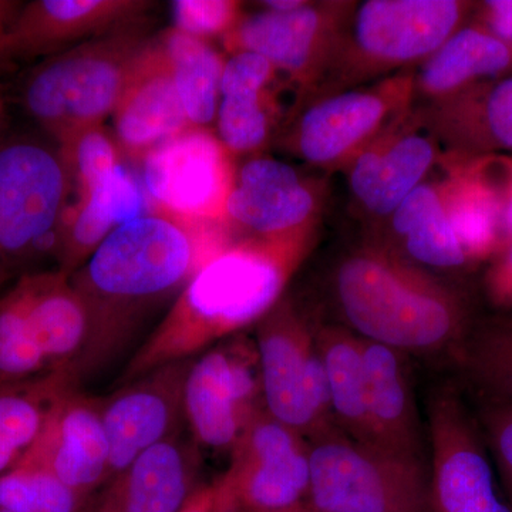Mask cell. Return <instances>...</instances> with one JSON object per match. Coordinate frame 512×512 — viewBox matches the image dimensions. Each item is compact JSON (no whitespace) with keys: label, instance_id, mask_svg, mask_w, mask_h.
I'll list each match as a JSON object with an SVG mask.
<instances>
[{"label":"cell","instance_id":"1","mask_svg":"<svg viewBox=\"0 0 512 512\" xmlns=\"http://www.w3.org/2000/svg\"><path fill=\"white\" fill-rule=\"evenodd\" d=\"M234 239L227 224H191L158 211L114 229L70 275L89 325L79 379L126 349L148 316L177 299L192 275Z\"/></svg>","mask_w":512,"mask_h":512},{"label":"cell","instance_id":"2","mask_svg":"<svg viewBox=\"0 0 512 512\" xmlns=\"http://www.w3.org/2000/svg\"><path fill=\"white\" fill-rule=\"evenodd\" d=\"M333 295L339 325L360 339L450 365L480 318L466 286L410 264L379 239L342 256Z\"/></svg>","mask_w":512,"mask_h":512},{"label":"cell","instance_id":"3","mask_svg":"<svg viewBox=\"0 0 512 512\" xmlns=\"http://www.w3.org/2000/svg\"><path fill=\"white\" fill-rule=\"evenodd\" d=\"M313 237L235 238L192 275L170 311L137 349L121 383L167 363L194 359L256 325L281 301Z\"/></svg>","mask_w":512,"mask_h":512},{"label":"cell","instance_id":"4","mask_svg":"<svg viewBox=\"0 0 512 512\" xmlns=\"http://www.w3.org/2000/svg\"><path fill=\"white\" fill-rule=\"evenodd\" d=\"M476 6L463 0L353 3L318 84L326 94L335 93L379 74L423 63L467 25Z\"/></svg>","mask_w":512,"mask_h":512},{"label":"cell","instance_id":"5","mask_svg":"<svg viewBox=\"0 0 512 512\" xmlns=\"http://www.w3.org/2000/svg\"><path fill=\"white\" fill-rule=\"evenodd\" d=\"M150 40L133 25L46 57L23 80V107L57 143L100 126L119 106Z\"/></svg>","mask_w":512,"mask_h":512},{"label":"cell","instance_id":"6","mask_svg":"<svg viewBox=\"0 0 512 512\" xmlns=\"http://www.w3.org/2000/svg\"><path fill=\"white\" fill-rule=\"evenodd\" d=\"M308 505L320 512H429V467L335 427L308 440Z\"/></svg>","mask_w":512,"mask_h":512},{"label":"cell","instance_id":"7","mask_svg":"<svg viewBox=\"0 0 512 512\" xmlns=\"http://www.w3.org/2000/svg\"><path fill=\"white\" fill-rule=\"evenodd\" d=\"M429 512H512L467 394L454 377L424 397Z\"/></svg>","mask_w":512,"mask_h":512},{"label":"cell","instance_id":"8","mask_svg":"<svg viewBox=\"0 0 512 512\" xmlns=\"http://www.w3.org/2000/svg\"><path fill=\"white\" fill-rule=\"evenodd\" d=\"M69 175L59 153L36 141L0 148V292L22 276V266L55 251L57 229L67 210Z\"/></svg>","mask_w":512,"mask_h":512},{"label":"cell","instance_id":"9","mask_svg":"<svg viewBox=\"0 0 512 512\" xmlns=\"http://www.w3.org/2000/svg\"><path fill=\"white\" fill-rule=\"evenodd\" d=\"M255 348L266 412L306 441L335 429L315 326L289 299L256 323Z\"/></svg>","mask_w":512,"mask_h":512},{"label":"cell","instance_id":"10","mask_svg":"<svg viewBox=\"0 0 512 512\" xmlns=\"http://www.w3.org/2000/svg\"><path fill=\"white\" fill-rule=\"evenodd\" d=\"M413 72L384 77L309 101L285 136L293 156L322 170L348 168L376 138L413 109Z\"/></svg>","mask_w":512,"mask_h":512},{"label":"cell","instance_id":"11","mask_svg":"<svg viewBox=\"0 0 512 512\" xmlns=\"http://www.w3.org/2000/svg\"><path fill=\"white\" fill-rule=\"evenodd\" d=\"M262 410L254 339L239 333L192 359L184 386V419L198 447L231 454Z\"/></svg>","mask_w":512,"mask_h":512},{"label":"cell","instance_id":"12","mask_svg":"<svg viewBox=\"0 0 512 512\" xmlns=\"http://www.w3.org/2000/svg\"><path fill=\"white\" fill-rule=\"evenodd\" d=\"M141 163L154 211L191 224H227L225 210L237 168L208 128H187Z\"/></svg>","mask_w":512,"mask_h":512},{"label":"cell","instance_id":"13","mask_svg":"<svg viewBox=\"0 0 512 512\" xmlns=\"http://www.w3.org/2000/svg\"><path fill=\"white\" fill-rule=\"evenodd\" d=\"M229 458L227 473L217 483L242 512L308 504V441L266 410L249 424Z\"/></svg>","mask_w":512,"mask_h":512},{"label":"cell","instance_id":"14","mask_svg":"<svg viewBox=\"0 0 512 512\" xmlns=\"http://www.w3.org/2000/svg\"><path fill=\"white\" fill-rule=\"evenodd\" d=\"M352 3H306L291 12L262 9L242 16L224 37L229 52L265 57L276 72L308 92L318 86Z\"/></svg>","mask_w":512,"mask_h":512},{"label":"cell","instance_id":"15","mask_svg":"<svg viewBox=\"0 0 512 512\" xmlns=\"http://www.w3.org/2000/svg\"><path fill=\"white\" fill-rule=\"evenodd\" d=\"M319 210L318 185L284 161L255 156L235 173L225 222L242 238L285 241L313 237Z\"/></svg>","mask_w":512,"mask_h":512},{"label":"cell","instance_id":"16","mask_svg":"<svg viewBox=\"0 0 512 512\" xmlns=\"http://www.w3.org/2000/svg\"><path fill=\"white\" fill-rule=\"evenodd\" d=\"M443 158L423 110H410L346 168L353 200L370 217L390 218Z\"/></svg>","mask_w":512,"mask_h":512},{"label":"cell","instance_id":"17","mask_svg":"<svg viewBox=\"0 0 512 512\" xmlns=\"http://www.w3.org/2000/svg\"><path fill=\"white\" fill-rule=\"evenodd\" d=\"M192 359L167 363L99 397L110 446V478L161 441L181 433L184 386Z\"/></svg>","mask_w":512,"mask_h":512},{"label":"cell","instance_id":"18","mask_svg":"<svg viewBox=\"0 0 512 512\" xmlns=\"http://www.w3.org/2000/svg\"><path fill=\"white\" fill-rule=\"evenodd\" d=\"M151 5L144 0H35L20 8L0 37V60L56 55L136 25Z\"/></svg>","mask_w":512,"mask_h":512},{"label":"cell","instance_id":"19","mask_svg":"<svg viewBox=\"0 0 512 512\" xmlns=\"http://www.w3.org/2000/svg\"><path fill=\"white\" fill-rule=\"evenodd\" d=\"M22 463L45 467L80 494L93 497L110 480V446L99 397L87 396L79 387L60 397Z\"/></svg>","mask_w":512,"mask_h":512},{"label":"cell","instance_id":"20","mask_svg":"<svg viewBox=\"0 0 512 512\" xmlns=\"http://www.w3.org/2000/svg\"><path fill=\"white\" fill-rule=\"evenodd\" d=\"M443 160L447 175L440 187L448 221L477 268L510 244L504 224L507 158L494 154Z\"/></svg>","mask_w":512,"mask_h":512},{"label":"cell","instance_id":"21","mask_svg":"<svg viewBox=\"0 0 512 512\" xmlns=\"http://www.w3.org/2000/svg\"><path fill=\"white\" fill-rule=\"evenodd\" d=\"M201 448L181 433L111 477L82 512H177L200 487Z\"/></svg>","mask_w":512,"mask_h":512},{"label":"cell","instance_id":"22","mask_svg":"<svg viewBox=\"0 0 512 512\" xmlns=\"http://www.w3.org/2000/svg\"><path fill=\"white\" fill-rule=\"evenodd\" d=\"M113 116L121 154L133 161L192 127L160 37L141 53Z\"/></svg>","mask_w":512,"mask_h":512},{"label":"cell","instance_id":"23","mask_svg":"<svg viewBox=\"0 0 512 512\" xmlns=\"http://www.w3.org/2000/svg\"><path fill=\"white\" fill-rule=\"evenodd\" d=\"M370 424L379 446L429 467L426 420L410 357L363 340Z\"/></svg>","mask_w":512,"mask_h":512},{"label":"cell","instance_id":"24","mask_svg":"<svg viewBox=\"0 0 512 512\" xmlns=\"http://www.w3.org/2000/svg\"><path fill=\"white\" fill-rule=\"evenodd\" d=\"M420 109L439 138L444 157L512 151V74Z\"/></svg>","mask_w":512,"mask_h":512},{"label":"cell","instance_id":"25","mask_svg":"<svg viewBox=\"0 0 512 512\" xmlns=\"http://www.w3.org/2000/svg\"><path fill=\"white\" fill-rule=\"evenodd\" d=\"M12 286L18 293L30 335L50 372L70 369L76 373L89 325L70 276L60 269L26 272Z\"/></svg>","mask_w":512,"mask_h":512},{"label":"cell","instance_id":"26","mask_svg":"<svg viewBox=\"0 0 512 512\" xmlns=\"http://www.w3.org/2000/svg\"><path fill=\"white\" fill-rule=\"evenodd\" d=\"M512 74V45L478 23L458 29L413 72L414 100L429 104Z\"/></svg>","mask_w":512,"mask_h":512},{"label":"cell","instance_id":"27","mask_svg":"<svg viewBox=\"0 0 512 512\" xmlns=\"http://www.w3.org/2000/svg\"><path fill=\"white\" fill-rule=\"evenodd\" d=\"M389 220L392 237L377 239L410 264L446 278L473 271L448 221L440 183L424 181Z\"/></svg>","mask_w":512,"mask_h":512},{"label":"cell","instance_id":"28","mask_svg":"<svg viewBox=\"0 0 512 512\" xmlns=\"http://www.w3.org/2000/svg\"><path fill=\"white\" fill-rule=\"evenodd\" d=\"M137 191L123 167L96 190L67 207L57 229V269L73 275L111 232L136 215Z\"/></svg>","mask_w":512,"mask_h":512},{"label":"cell","instance_id":"29","mask_svg":"<svg viewBox=\"0 0 512 512\" xmlns=\"http://www.w3.org/2000/svg\"><path fill=\"white\" fill-rule=\"evenodd\" d=\"M315 339L328 380L333 423L350 439L379 446L367 404L363 339L339 323L315 326Z\"/></svg>","mask_w":512,"mask_h":512},{"label":"cell","instance_id":"30","mask_svg":"<svg viewBox=\"0 0 512 512\" xmlns=\"http://www.w3.org/2000/svg\"><path fill=\"white\" fill-rule=\"evenodd\" d=\"M76 387L80 379L70 369L52 370L28 382L0 384V476L28 456L57 400Z\"/></svg>","mask_w":512,"mask_h":512},{"label":"cell","instance_id":"31","mask_svg":"<svg viewBox=\"0 0 512 512\" xmlns=\"http://www.w3.org/2000/svg\"><path fill=\"white\" fill-rule=\"evenodd\" d=\"M451 367L468 399L512 406V313L480 315Z\"/></svg>","mask_w":512,"mask_h":512},{"label":"cell","instance_id":"32","mask_svg":"<svg viewBox=\"0 0 512 512\" xmlns=\"http://www.w3.org/2000/svg\"><path fill=\"white\" fill-rule=\"evenodd\" d=\"M160 40L188 121L207 128L217 119L225 60L207 40L175 28L161 33Z\"/></svg>","mask_w":512,"mask_h":512},{"label":"cell","instance_id":"33","mask_svg":"<svg viewBox=\"0 0 512 512\" xmlns=\"http://www.w3.org/2000/svg\"><path fill=\"white\" fill-rule=\"evenodd\" d=\"M89 500L35 464H19L0 476V508L5 511L82 512Z\"/></svg>","mask_w":512,"mask_h":512},{"label":"cell","instance_id":"34","mask_svg":"<svg viewBox=\"0 0 512 512\" xmlns=\"http://www.w3.org/2000/svg\"><path fill=\"white\" fill-rule=\"evenodd\" d=\"M57 153L79 198L96 190L121 168L119 144L103 124L70 134L60 141Z\"/></svg>","mask_w":512,"mask_h":512},{"label":"cell","instance_id":"35","mask_svg":"<svg viewBox=\"0 0 512 512\" xmlns=\"http://www.w3.org/2000/svg\"><path fill=\"white\" fill-rule=\"evenodd\" d=\"M49 372L10 284L0 292V384L28 382Z\"/></svg>","mask_w":512,"mask_h":512},{"label":"cell","instance_id":"36","mask_svg":"<svg viewBox=\"0 0 512 512\" xmlns=\"http://www.w3.org/2000/svg\"><path fill=\"white\" fill-rule=\"evenodd\" d=\"M215 120L218 138L232 156L256 153L271 136L272 101L268 92L225 94Z\"/></svg>","mask_w":512,"mask_h":512},{"label":"cell","instance_id":"37","mask_svg":"<svg viewBox=\"0 0 512 512\" xmlns=\"http://www.w3.org/2000/svg\"><path fill=\"white\" fill-rule=\"evenodd\" d=\"M171 9L175 29L204 40L227 36L244 16L234 0H175Z\"/></svg>","mask_w":512,"mask_h":512},{"label":"cell","instance_id":"38","mask_svg":"<svg viewBox=\"0 0 512 512\" xmlns=\"http://www.w3.org/2000/svg\"><path fill=\"white\" fill-rule=\"evenodd\" d=\"M470 403L495 470L512 504V406L477 400H470Z\"/></svg>","mask_w":512,"mask_h":512},{"label":"cell","instance_id":"39","mask_svg":"<svg viewBox=\"0 0 512 512\" xmlns=\"http://www.w3.org/2000/svg\"><path fill=\"white\" fill-rule=\"evenodd\" d=\"M276 70L265 57L251 52L234 53L225 62L221 79V96L235 93L266 92Z\"/></svg>","mask_w":512,"mask_h":512},{"label":"cell","instance_id":"40","mask_svg":"<svg viewBox=\"0 0 512 512\" xmlns=\"http://www.w3.org/2000/svg\"><path fill=\"white\" fill-rule=\"evenodd\" d=\"M483 289L497 313H512V242L487 262Z\"/></svg>","mask_w":512,"mask_h":512},{"label":"cell","instance_id":"41","mask_svg":"<svg viewBox=\"0 0 512 512\" xmlns=\"http://www.w3.org/2000/svg\"><path fill=\"white\" fill-rule=\"evenodd\" d=\"M474 22L491 35L512 45V0H487L477 3Z\"/></svg>","mask_w":512,"mask_h":512},{"label":"cell","instance_id":"42","mask_svg":"<svg viewBox=\"0 0 512 512\" xmlns=\"http://www.w3.org/2000/svg\"><path fill=\"white\" fill-rule=\"evenodd\" d=\"M215 497H217L215 483L201 484L177 512H212L214 511Z\"/></svg>","mask_w":512,"mask_h":512},{"label":"cell","instance_id":"43","mask_svg":"<svg viewBox=\"0 0 512 512\" xmlns=\"http://www.w3.org/2000/svg\"><path fill=\"white\" fill-rule=\"evenodd\" d=\"M507 158V190H505L504 224L508 241L512 242V157Z\"/></svg>","mask_w":512,"mask_h":512},{"label":"cell","instance_id":"44","mask_svg":"<svg viewBox=\"0 0 512 512\" xmlns=\"http://www.w3.org/2000/svg\"><path fill=\"white\" fill-rule=\"evenodd\" d=\"M22 6L16 2H2L0 0V37L5 35L6 30L12 25L13 20L18 16Z\"/></svg>","mask_w":512,"mask_h":512},{"label":"cell","instance_id":"45","mask_svg":"<svg viewBox=\"0 0 512 512\" xmlns=\"http://www.w3.org/2000/svg\"><path fill=\"white\" fill-rule=\"evenodd\" d=\"M305 0H268L262 2V9L274 10V12H291V10L302 8L305 6Z\"/></svg>","mask_w":512,"mask_h":512},{"label":"cell","instance_id":"46","mask_svg":"<svg viewBox=\"0 0 512 512\" xmlns=\"http://www.w3.org/2000/svg\"><path fill=\"white\" fill-rule=\"evenodd\" d=\"M215 488H217V497H215L214 511L212 512H242L232 498L222 490L217 481H215Z\"/></svg>","mask_w":512,"mask_h":512},{"label":"cell","instance_id":"47","mask_svg":"<svg viewBox=\"0 0 512 512\" xmlns=\"http://www.w3.org/2000/svg\"><path fill=\"white\" fill-rule=\"evenodd\" d=\"M309 505L303 504L298 505V507L288 508V510H279V511H266V512H306L308 511Z\"/></svg>","mask_w":512,"mask_h":512},{"label":"cell","instance_id":"48","mask_svg":"<svg viewBox=\"0 0 512 512\" xmlns=\"http://www.w3.org/2000/svg\"><path fill=\"white\" fill-rule=\"evenodd\" d=\"M3 121H5V104H3L2 94H0V131H2Z\"/></svg>","mask_w":512,"mask_h":512},{"label":"cell","instance_id":"49","mask_svg":"<svg viewBox=\"0 0 512 512\" xmlns=\"http://www.w3.org/2000/svg\"><path fill=\"white\" fill-rule=\"evenodd\" d=\"M306 512H320V511L313 510V508L309 507L308 511H306Z\"/></svg>","mask_w":512,"mask_h":512},{"label":"cell","instance_id":"50","mask_svg":"<svg viewBox=\"0 0 512 512\" xmlns=\"http://www.w3.org/2000/svg\"><path fill=\"white\" fill-rule=\"evenodd\" d=\"M0 512H9V511H5V510H2V508H0Z\"/></svg>","mask_w":512,"mask_h":512}]
</instances>
